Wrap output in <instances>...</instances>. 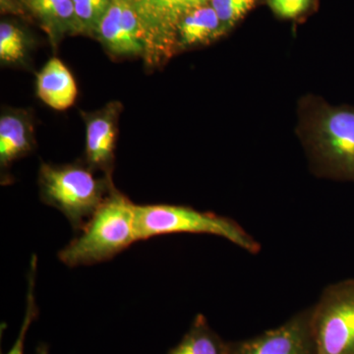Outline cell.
<instances>
[{
	"label": "cell",
	"mask_w": 354,
	"mask_h": 354,
	"mask_svg": "<svg viewBox=\"0 0 354 354\" xmlns=\"http://www.w3.org/2000/svg\"><path fill=\"white\" fill-rule=\"evenodd\" d=\"M311 0H269L270 6L278 15L295 18L306 10Z\"/></svg>",
	"instance_id": "19"
},
{
	"label": "cell",
	"mask_w": 354,
	"mask_h": 354,
	"mask_svg": "<svg viewBox=\"0 0 354 354\" xmlns=\"http://www.w3.org/2000/svg\"><path fill=\"white\" fill-rule=\"evenodd\" d=\"M227 30L215 9L207 3L184 14L177 27V41L181 48L209 44L220 38Z\"/></svg>",
	"instance_id": "12"
},
{
	"label": "cell",
	"mask_w": 354,
	"mask_h": 354,
	"mask_svg": "<svg viewBox=\"0 0 354 354\" xmlns=\"http://www.w3.org/2000/svg\"><path fill=\"white\" fill-rule=\"evenodd\" d=\"M37 265H38V259L36 255H32L31 262H30L29 274H28V281H29V288H28L27 293V306H26V312L24 320L21 325L19 334L17 339L11 348L6 354H24L26 335L29 332L32 323L36 320L38 317L39 309L37 306L36 295V278H37ZM35 354H48V348L46 344H41L38 346Z\"/></svg>",
	"instance_id": "15"
},
{
	"label": "cell",
	"mask_w": 354,
	"mask_h": 354,
	"mask_svg": "<svg viewBox=\"0 0 354 354\" xmlns=\"http://www.w3.org/2000/svg\"><path fill=\"white\" fill-rule=\"evenodd\" d=\"M82 32H95L111 0H72Z\"/></svg>",
	"instance_id": "17"
},
{
	"label": "cell",
	"mask_w": 354,
	"mask_h": 354,
	"mask_svg": "<svg viewBox=\"0 0 354 354\" xmlns=\"http://www.w3.org/2000/svg\"><path fill=\"white\" fill-rule=\"evenodd\" d=\"M0 7L2 12H18V7L14 0H0Z\"/></svg>",
	"instance_id": "20"
},
{
	"label": "cell",
	"mask_w": 354,
	"mask_h": 354,
	"mask_svg": "<svg viewBox=\"0 0 354 354\" xmlns=\"http://www.w3.org/2000/svg\"><path fill=\"white\" fill-rule=\"evenodd\" d=\"M311 308L316 354H354V279L326 286Z\"/></svg>",
	"instance_id": "5"
},
{
	"label": "cell",
	"mask_w": 354,
	"mask_h": 354,
	"mask_svg": "<svg viewBox=\"0 0 354 354\" xmlns=\"http://www.w3.org/2000/svg\"><path fill=\"white\" fill-rule=\"evenodd\" d=\"M135 208L136 205L113 188L87 221L81 234L59 251V260L75 268L113 259L138 241Z\"/></svg>",
	"instance_id": "1"
},
{
	"label": "cell",
	"mask_w": 354,
	"mask_h": 354,
	"mask_svg": "<svg viewBox=\"0 0 354 354\" xmlns=\"http://www.w3.org/2000/svg\"><path fill=\"white\" fill-rule=\"evenodd\" d=\"M34 130L29 116L23 111H10L0 118V165L8 167L14 160L31 152Z\"/></svg>",
	"instance_id": "11"
},
{
	"label": "cell",
	"mask_w": 354,
	"mask_h": 354,
	"mask_svg": "<svg viewBox=\"0 0 354 354\" xmlns=\"http://www.w3.org/2000/svg\"><path fill=\"white\" fill-rule=\"evenodd\" d=\"M27 39L24 32L8 22L0 24V59L6 64H15L26 55Z\"/></svg>",
	"instance_id": "16"
},
{
	"label": "cell",
	"mask_w": 354,
	"mask_h": 354,
	"mask_svg": "<svg viewBox=\"0 0 354 354\" xmlns=\"http://www.w3.org/2000/svg\"><path fill=\"white\" fill-rule=\"evenodd\" d=\"M138 15L145 35V55L150 64H158L178 46L177 27L189 11L190 0H129Z\"/></svg>",
	"instance_id": "6"
},
{
	"label": "cell",
	"mask_w": 354,
	"mask_h": 354,
	"mask_svg": "<svg viewBox=\"0 0 354 354\" xmlns=\"http://www.w3.org/2000/svg\"><path fill=\"white\" fill-rule=\"evenodd\" d=\"M37 95L51 109L64 111L75 102L77 86L64 62L51 58L37 75Z\"/></svg>",
	"instance_id": "10"
},
{
	"label": "cell",
	"mask_w": 354,
	"mask_h": 354,
	"mask_svg": "<svg viewBox=\"0 0 354 354\" xmlns=\"http://www.w3.org/2000/svg\"><path fill=\"white\" fill-rule=\"evenodd\" d=\"M207 3H209V0H190L191 9L194 8V7L204 6V4Z\"/></svg>",
	"instance_id": "21"
},
{
	"label": "cell",
	"mask_w": 354,
	"mask_h": 354,
	"mask_svg": "<svg viewBox=\"0 0 354 354\" xmlns=\"http://www.w3.org/2000/svg\"><path fill=\"white\" fill-rule=\"evenodd\" d=\"M230 354H316L311 307L274 329L244 341L230 342Z\"/></svg>",
	"instance_id": "7"
},
{
	"label": "cell",
	"mask_w": 354,
	"mask_h": 354,
	"mask_svg": "<svg viewBox=\"0 0 354 354\" xmlns=\"http://www.w3.org/2000/svg\"><path fill=\"white\" fill-rule=\"evenodd\" d=\"M306 133L319 172L354 183V108L319 104L307 121Z\"/></svg>",
	"instance_id": "4"
},
{
	"label": "cell",
	"mask_w": 354,
	"mask_h": 354,
	"mask_svg": "<svg viewBox=\"0 0 354 354\" xmlns=\"http://www.w3.org/2000/svg\"><path fill=\"white\" fill-rule=\"evenodd\" d=\"M95 34L111 55H145V35L129 0H111Z\"/></svg>",
	"instance_id": "8"
},
{
	"label": "cell",
	"mask_w": 354,
	"mask_h": 354,
	"mask_svg": "<svg viewBox=\"0 0 354 354\" xmlns=\"http://www.w3.org/2000/svg\"><path fill=\"white\" fill-rule=\"evenodd\" d=\"M27 4L50 30L53 38L82 32L72 0H30Z\"/></svg>",
	"instance_id": "13"
},
{
	"label": "cell",
	"mask_w": 354,
	"mask_h": 354,
	"mask_svg": "<svg viewBox=\"0 0 354 354\" xmlns=\"http://www.w3.org/2000/svg\"><path fill=\"white\" fill-rule=\"evenodd\" d=\"M121 106L111 102L95 113L86 114V157L91 169H101L111 178L115 149L118 118Z\"/></svg>",
	"instance_id": "9"
},
{
	"label": "cell",
	"mask_w": 354,
	"mask_h": 354,
	"mask_svg": "<svg viewBox=\"0 0 354 354\" xmlns=\"http://www.w3.org/2000/svg\"><path fill=\"white\" fill-rule=\"evenodd\" d=\"M256 0H209L223 24L230 29L255 6Z\"/></svg>",
	"instance_id": "18"
},
{
	"label": "cell",
	"mask_w": 354,
	"mask_h": 354,
	"mask_svg": "<svg viewBox=\"0 0 354 354\" xmlns=\"http://www.w3.org/2000/svg\"><path fill=\"white\" fill-rule=\"evenodd\" d=\"M135 228L137 239L171 234L216 235L247 253L258 254L261 244L232 218L176 205H136Z\"/></svg>",
	"instance_id": "2"
},
{
	"label": "cell",
	"mask_w": 354,
	"mask_h": 354,
	"mask_svg": "<svg viewBox=\"0 0 354 354\" xmlns=\"http://www.w3.org/2000/svg\"><path fill=\"white\" fill-rule=\"evenodd\" d=\"M41 197L62 212L76 232H81L113 189L109 177L97 178L82 165L41 164L39 171Z\"/></svg>",
	"instance_id": "3"
},
{
	"label": "cell",
	"mask_w": 354,
	"mask_h": 354,
	"mask_svg": "<svg viewBox=\"0 0 354 354\" xmlns=\"http://www.w3.org/2000/svg\"><path fill=\"white\" fill-rule=\"evenodd\" d=\"M25 1H26V3H27V2L29 1V0H25Z\"/></svg>",
	"instance_id": "22"
},
{
	"label": "cell",
	"mask_w": 354,
	"mask_h": 354,
	"mask_svg": "<svg viewBox=\"0 0 354 354\" xmlns=\"http://www.w3.org/2000/svg\"><path fill=\"white\" fill-rule=\"evenodd\" d=\"M167 354H230V342L212 329L206 317H195L189 330Z\"/></svg>",
	"instance_id": "14"
}]
</instances>
